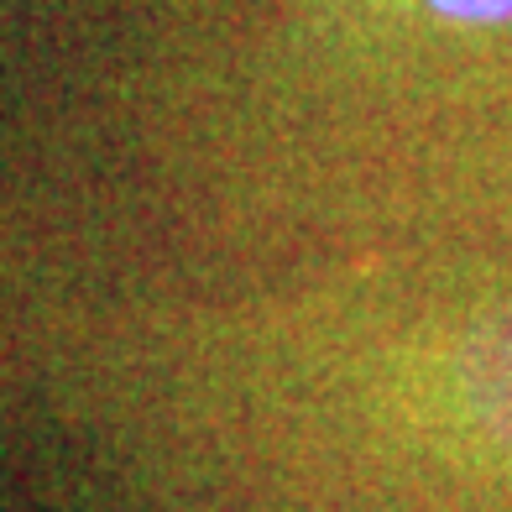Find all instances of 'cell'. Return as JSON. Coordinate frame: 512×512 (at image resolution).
<instances>
[{"mask_svg":"<svg viewBox=\"0 0 512 512\" xmlns=\"http://www.w3.org/2000/svg\"><path fill=\"white\" fill-rule=\"evenodd\" d=\"M460 377L476 413L502 439H512V314L481 324L460 351Z\"/></svg>","mask_w":512,"mask_h":512,"instance_id":"obj_1","label":"cell"},{"mask_svg":"<svg viewBox=\"0 0 512 512\" xmlns=\"http://www.w3.org/2000/svg\"><path fill=\"white\" fill-rule=\"evenodd\" d=\"M450 21H512V0H429Z\"/></svg>","mask_w":512,"mask_h":512,"instance_id":"obj_2","label":"cell"}]
</instances>
